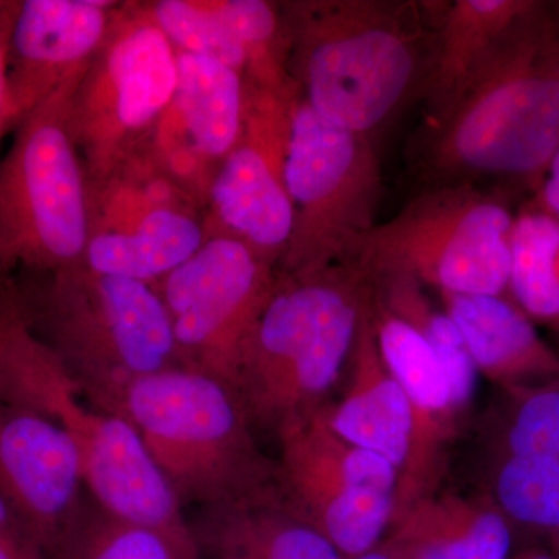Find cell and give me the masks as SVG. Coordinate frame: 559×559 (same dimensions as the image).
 I'll return each instance as SVG.
<instances>
[{
	"instance_id": "6da1fadb",
	"label": "cell",
	"mask_w": 559,
	"mask_h": 559,
	"mask_svg": "<svg viewBox=\"0 0 559 559\" xmlns=\"http://www.w3.org/2000/svg\"><path fill=\"white\" fill-rule=\"evenodd\" d=\"M559 150V3L536 0L457 100L429 121L423 187L498 179L535 193Z\"/></svg>"
},
{
	"instance_id": "7a4b0ae2",
	"label": "cell",
	"mask_w": 559,
	"mask_h": 559,
	"mask_svg": "<svg viewBox=\"0 0 559 559\" xmlns=\"http://www.w3.org/2000/svg\"><path fill=\"white\" fill-rule=\"evenodd\" d=\"M288 10L296 86L322 119L373 135L418 95L432 49L436 2L319 0Z\"/></svg>"
},
{
	"instance_id": "3957f363",
	"label": "cell",
	"mask_w": 559,
	"mask_h": 559,
	"mask_svg": "<svg viewBox=\"0 0 559 559\" xmlns=\"http://www.w3.org/2000/svg\"><path fill=\"white\" fill-rule=\"evenodd\" d=\"M371 280L349 264L278 275L242 362L237 395L253 429L322 411L352 358Z\"/></svg>"
},
{
	"instance_id": "277c9868",
	"label": "cell",
	"mask_w": 559,
	"mask_h": 559,
	"mask_svg": "<svg viewBox=\"0 0 559 559\" xmlns=\"http://www.w3.org/2000/svg\"><path fill=\"white\" fill-rule=\"evenodd\" d=\"M112 414L138 430L182 507L278 496L275 459L260 450L241 400L209 374L175 367L140 378Z\"/></svg>"
},
{
	"instance_id": "5b68a950",
	"label": "cell",
	"mask_w": 559,
	"mask_h": 559,
	"mask_svg": "<svg viewBox=\"0 0 559 559\" xmlns=\"http://www.w3.org/2000/svg\"><path fill=\"white\" fill-rule=\"evenodd\" d=\"M511 190L477 183L423 187L392 218L353 242L341 264L369 275H403L450 296L510 299Z\"/></svg>"
},
{
	"instance_id": "8992f818",
	"label": "cell",
	"mask_w": 559,
	"mask_h": 559,
	"mask_svg": "<svg viewBox=\"0 0 559 559\" xmlns=\"http://www.w3.org/2000/svg\"><path fill=\"white\" fill-rule=\"evenodd\" d=\"M43 320L44 344L87 403L109 414L132 382L180 367L170 316L150 283L61 272Z\"/></svg>"
},
{
	"instance_id": "52a82bcc",
	"label": "cell",
	"mask_w": 559,
	"mask_h": 559,
	"mask_svg": "<svg viewBox=\"0 0 559 559\" xmlns=\"http://www.w3.org/2000/svg\"><path fill=\"white\" fill-rule=\"evenodd\" d=\"M285 186L296 218L282 275L341 264L377 224L384 186L373 135L330 123L299 94L290 109Z\"/></svg>"
},
{
	"instance_id": "ba28073f",
	"label": "cell",
	"mask_w": 559,
	"mask_h": 559,
	"mask_svg": "<svg viewBox=\"0 0 559 559\" xmlns=\"http://www.w3.org/2000/svg\"><path fill=\"white\" fill-rule=\"evenodd\" d=\"M64 106L61 86L25 116L0 170V261L20 260L55 274L81 267L91 241Z\"/></svg>"
},
{
	"instance_id": "9c48e42d",
	"label": "cell",
	"mask_w": 559,
	"mask_h": 559,
	"mask_svg": "<svg viewBox=\"0 0 559 559\" xmlns=\"http://www.w3.org/2000/svg\"><path fill=\"white\" fill-rule=\"evenodd\" d=\"M275 437L282 502L322 533L344 559L378 549L395 516V466L340 439L323 409L290 423Z\"/></svg>"
},
{
	"instance_id": "30bf717a",
	"label": "cell",
	"mask_w": 559,
	"mask_h": 559,
	"mask_svg": "<svg viewBox=\"0 0 559 559\" xmlns=\"http://www.w3.org/2000/svg\"><path fill=\"white\" fill-rule=\"evenodd\" d=\"M277 277L272 264L224 235L204 242L153 285L170 316L180 367L237 393L246 353Z\"/></svg>"
},
{
	"instance_id": "8fae6325",
	"label": "cell",
	"mask_w": 559,
	"mask_h": 559,
	"mask_svg": "<svg viewBox=\"0 0 559 559\" xmlns=\"http://www.w3.org/2000/svg\"><path fill=\"white\" fill-rule=\"evenodd\" d=\"M27 409L53 419L79 450L84 485L106 513L131 524L190 532L182 503L127 419L87 403L57 356L36 381Z\"/></svg>"
},
{
	"instance_id": "7c38bea8",
	"label": "cell",
	"mask_w": 559,
	"mask_h": 559,
	"mask_svg": "<svg viewBox=\"0 0 559 559\" xmlns=\"http://www.w3.org/2000/svg\"><path fill=\"white\" fill-rule=\"evenodd\" d=\"M297 97L253 90L246 98L237 146L213 180L212 201L229 237L275 266L293 237V201L285 186L290 109Z\"/></svg>"
},
{
	"instance_id": "4fadbf2b",
	"label": "cell",
	"mask_w": 559,
	"mask_h": 559,
	"mask_svg": "<svg viewBox=\"0 0 559 559\" xmlns=\"http://www.w3.org/2000/svg\"><path fill=\"white\" fill-rule=\"evenodd\" d=\"M75 443L53 419L0 403V498L47 557L87 495Z\"/></svg>"
},
{
	"instance_id": "5bb4252c",
	"label": "cell",
	"mask_w": 559,
	"mask_h": 559,
	"mask_svg": "<svg viewBox=\"0 0 559 559\" xmlns=\"http://www.w3.org/2000/svg\"><path fill=\"white\" fill-rule=\"evenodd\" d=\"M370 318L385 366L409 400L414 412V447L401 473L396 511L432 492L441 447L450 437L455 412L450 382L436 353L411 323L393 314L370 294Z\"/></svg>"
},
{
	"instance_id": "9a60e30c",
	"label": "cell",
	"mask_w": 559,
	"mask_h": 559,
	"mask_svg": "<svg viewBox=\"0 0 559 559\" xmlns=\"http://www.w3.org/2000/svg\"><path fill=\"white\" fill-rule=\"evenodd\" d=\"M94 0H27L20 3L10 33L16 73L9 81L5 119L28 116L60 90L62 70L91 53L106 31L105 7Z\"/></svg>"
},
{
	"instance_id": "2e32d148",
	"label": "cell",
	"mask_w": 559,
	"mask_h": 559,
	"mask_svg": "<svg viewBox=\"0 0 559 559\" xmlns=\"http://www.w3.org/2000/svg\"><path fill=\"white\" fill-rule=\"evenodd\" d=\"M323 415L340 439L389 460L400 476L409 465L414 412L378 348L370 301L349 358L347 388Z\"/></svg>"
},
{
	"instance_id": "e0dca14e",
	"label": "cell",
	"mask_w": 559,
	"mask_h": 559,
	"mask_svg": "<svg viewBox=\"0 0 559 559\" xmlns=\"http://www.w3.org/2000/svg\"><path fill=\"white\" fill-rule=\"evenodd\" d=\"M536 0H451L436 2L432 49L418 97L429 121L454 105L500 39Z\"/></svg>"
},
{
	"instance_id": "ac0fdd59",
	"label": "cell",
	"mask_w": 559,
	"mask_h": 559,
	"mask_svg": "<svg viewBox=\"0 0 559 559\" xmlns=\"http://www.w3.org/2000/svg\"><path fill=\"white\" fill-rule=\"evenodd\" d=\"M382 549L395 559H509L511 532L491 507L429 492L393 516Z\"/></svg>"
},
{
	"instance_id": "d6986e66",
	"label": "cell",
	"mask_w": 559,
	"mask_h": 559,
	"mask_svg": "<svg viewBox=\"0 0 559 559\" xmlns=\"http://www.w3.org/2000/svg\"><path fill=\"white\" fill-rule=\"evenodd\" d=\"M191 528L201 559H344L280 496L204 509Z\"/></svg>"
},
{
	"instance_id": "ffe728a7",
	"label": "cell",
	"mask_w": 559,
	"mask_h": 559,
	"mask_svg": "<svg viewBox=\"0 0 559 559\" xmlns=\"http://www.w3.org/2000/svg\"><path fill=\"white\" fill-rule=\"evenodd\" d=\"M477 369L500 381L547 374L559 369L532 319L507 297L440 294Z\"/></svg>"
},
{
	"instance_id": "44dd1931",
	"label": "cell",
	"mask_w": 559,
	"mask_h": 559,
	"mask_svg": "<svg viewBox=\"0 0 559 559\" xmlns=\"http://www.w3.org/2000/svg\"><path fill=\"white\" fill-rule=\"evenodd\" d=\"M114 120L121 131L148 128L171 102L178 57L156 24H139L110 47L106 64Z\"/></svg>"
},
{
	"instance_id": "7402d4cb",
	"label": "cell",
	"mask_w": 559,
	"mask_h": 559,
	"mask_svg": "<svg viewBox=\"0 0 559 559\" xmlns=\"http://www.w3.org/2000/svg\"><path fill=\"white\" fill-rule=\"evenodd\" d=\"M202 238L200 224L186 213L151 210L131 231H105L91 238L86 270L154 285L186 263L204 245Z\"/></svg>"
},
{
	"instance_id": "603a6c76",
	"label": "cell",
	"mask_w": 559,
	"mask_h": 559,
	"mask_svg": "<svg viewBox=\"0 0 559 559\" xmlns=\"http://www.w3.org/2000/svg\"><path fill=\"white\" fill-rule=\"evenodd\" d=\"M175 105L198 151L226 159L245 124L241 73L212 58L180 51Z\"/></svg>"
},
{
	"instance_id": "cb8c5ba5",
	"label": "cell",
	"mask_w": 559,
	"mask_h": 559,
	"mask_svg": "<svg viewBox=\"0 0 559 559\" xmlns=\"http://www.w3.org/2000/svg\"><path fill=\"white\" fill-rule=\"evenodd\" d=\"M509 290L530 319L559 330V219L532 194L518 205Z\"/></svg>"
},
{
	"instance_id": "d4e9b609",
	"label": "cell",
	"mask_w": 559,
	"mask_h": 559,
	"mask_svg": "<svg viewBox=\"0 0 559 559\" xmlns=\"http://www.w3.org/2000/svg\"><path fill=\"white\" fill-rule=\"evenodd\" d=\"M49 559H201L190 532L143 527L106 513L87 495Z\"/></svg>"
},
{
	"instance_id": "484cf974",
	"label": "cell",
	"mask_w": 559,
	"mask_h": 559,
	"mask_svg": "<svg viewBox=\"0 0 559 559\" xmlns=\"http://www.w3.org/2000/svg\"><path fill=\"white\" fill-rule=\"evenodd\" d=\"M377 299L406 320L428 342L450 382L455 414L465 409L476 390L477 369L462 333L443 308H437L425 286L403 275L370 278Z\"/></svg>"
},
{
	"instance_id": "4316f807",
	"label": "cell",
	"mask_w": 559,
	"mask_h": 559,
	"mask_svg": "<svg viewBox=\"0 0 559 559\" xmlns=\"http://www.w3.org/2000/svg\"><path fill=\"white\" fill-rule=\"evenodd\" d=\"M156 25L183 53L212 58L242 72L250 68L245 44L221 20L215 5L201 7L183 0H162L154 9Z\"/></svg>"
},
{
	"instance_id": "83f0119b",
	"label": "cell",
	"mask_w": 559,
	"mask_h": 559,
	"mask_svg": "<svg viewBox=\"0 0 559 559\" xmlns=\"http://www.w3.org/2000/svg\"><path fill=\"white\" fill-rule=\"evenodd\" d=\"M496 492L513 520L559 528V459L510 457L500 469Z\"/></svg>"
},
{
	"instance_id": "f1b7e54d",
	"label": "cell",
	"mask_w": 559,
	"mask_h": 559,
	"mask_svg": "<svg viewBox=\"0 0 559 559\" xmlns=\"http://www.w3.org/2000/svg\"><path fill=\"white\" fill-rule=\"evenodd\" d=\"M511 457L559 459V390L533 393L509 432Z\"/></svg>"
},
{
	"instance_id": "f546056e",
	"label": "cell",
	"mask_w": 559,
	"mask_h": 559,
	"mask_svg": "<svg viewBox=\"0 0 559 559\" xmlns=\"http://www.w3.org/2000/svg\"><path fill=\"white\" fill-rule=\"evenodd\" d=\"M31 314L14 300L0 299V403L9 395L17 334Z\"/></svg>"
},
{
	"instance_id": "4dcf8cb0",
	"label": "cell",
	"mask_w": 559,
	"mask_h": 559,
	"mask_svg": "<svg viewBox=\"0 0 559 559\" xmlns=\"http://www.w3.org/2000/svg\"><path fill=\"white\" fill-rule=\"evenodd\" d=\"M0 559H49L20 518L0 498Z\"/></svg>"
},
{
	"instance_id": "1f68e13d",
	"label": "cell",
	"mask_w": 559,
	"mask_h": 559,
	"mask_svg": "<svg viewBox=\"0 0 559 559\" xmlns=\"http://www.w3.org/2000/svg\"><path fill=\"white\" fill-rule=\"evenodd\" d=\"M17 7H0V123L5 120L7 94H9L10 33Z\"/></svg>"
},
{
	"instance_id": "d6a6232c",
	"label": "cell",
	"mask_w": 559,
	"mask_h": 559,
	"mask_svg": "<svg viewBox=\"0 0 559 559\" xmlns=\"http://www.w3.org/2000/svg\"><path fill=\"white\" fill-rule=\"evenodd\" d=\"M536 201L559 219V150L547 167L538 190L532 194Z\"/></svg>"
},
{
	"instance_id": "836d02e7",
	"label": "cell",
	"mask_w": 559,
	"mask_h": 559,
	"mask_svg": "<svg viewBox=\"0 0 559 559\" xmlns=\"http://www.w3.org/2000/svg\"><path fill=\"white\" fill-rule=\"evenodd\" d=\"M349 559H395L389 551L384 549H374L369 551V554L360 555V557L349 558Z\"/></svg>"
},
{
	"instance_id": "e575fe53",
	"label": "cell",
	"mask_w": 559,
	"mask_h": 559,
	"mask_svg": "<svg viewBox=\"0 0 559 559\" xmlns=\"http://www.w3.org/2000/svg\"><path fill=\"white\" fill-rule=\"evenodd\" d=\"M524 559H554V558L544 557V555H535V557H528V558H524Z\"/></svg>"
}]
</instances>
